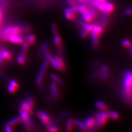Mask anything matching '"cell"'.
Returning <instances> with one entry per match:
<instances>
[{
    "instance_id": "obj_1",
    "label": "cell",
    "mask_w": 132,
    "mask_h": 132,
    "mask_svg": "<svg viewBox=\"0 0 132 132\" xmlns=\"http://www.w3.org/2000/svg\"><path fill=\"white\" fill-rule=\"evenodd\" d=\"M132 76L131 71H128L124 76L123 82V94L127 99H131Z\"/></svg>"
},
{
    "instance_id": "obj_2",
    "label": "cell",
    "mask_w": 132,
    "mask_h": 132,
    "mask_svg": "<svg viewBox=\"0 0 132 132\" xmlns=\"http://www.w3.org/2000/svg\"><path fill=\"white\" fill-rule=\"evenodd\" d=\"M80 13L84 22L86 23H90L96 17L97 12L93 6L91 5L90 7H88L87 10Z\"/></svg>"
},
{
    "instance_id": "obj_3",
    "label": "cell",
    "mask_w": 132,
    "mask_h": 132,
    "mask_svg": "<svg viewBox=\"0 0 132 132\" xmlns=\"http://www.w3.org/2000/svg\"><path fill=\"white\" fill-rule=\"evenodd\" d=\"M49 62L47 60H45L43 63L40 69V70L39 72L38 76L36 79V83L38 87L40 88H43V80L45 75V73L47 70Z\"/></svg>"
},
{
    "instance_id": "obj_4",
    "label": "cell",
    "mask_w": 132,
    "mask_h": 132,
    "mask_svg": "<svg viewBox=\"0 0 132 132\" xmlns=\"http://www.w3.org/2000/svg\"><path fill=\"white\" fill-rule=\"evenodd\" d=\"M34 105V101L32 97H29L23 101L20 106V110L26 111L30 115L32 113V110Z\"/></svg>"
},
{
    "instance_id": "obj_5",
    "label": "cell",
    "mask_w": 132,
    "mask_h": 132,
    "mask_svg": "<svg viewBox=\"0 0 132 132\" xmlns=\"http://www.w3.org/2000/svg\"><path fill=\"white\" fill-rule=\"evenodd\" d=\"M1 39L4 42L9 41L10 43L17 45L23 44L24 42L23 39L21 37L19 36V35H8L6 34H5L1 38Z\"/></svg>"
},
{
    "instance_id": "obj_6",
    "label": "cell",
    "mask_w": 132,
    "mask_h": 132,
    "mask_svg": "<svg viewBox=\"0 0 132 132\" xmlns=\"http://www.w3.org/2000/svg\"><path fill=\"white\" fill-rule=\"evenodd\" d=\"M95 125L98 127L104 125L108 120V114L107 112H101L95 115Z\"/></svg>"
},
{
    "instance_id": "obj_7",
    "label": "cell",
    "mask_w": 132,
    "mask_h": 132,
    "mask_svg": "<svg viewBox=\"0 0 132 132\" xmlns=\"http://www.w3.org/2000/svg\"><path fill=\"white\" fill-rule=\"evenodd\" d=\"M80 26L83 28V30L81 33V36L82 38H86L88 36L93 30L95 24H93L86 23L85 22H80Z\"/></svg>"
},
{
    "instance_id": "obj_8",
    "label": "cell",
    "mask_w": 132,
    "mask_h": 132,
    "mask_svg": "<svg viewBox=\"0 0 132 132\" xmlns=\"http://www.w3.org/2000/svg\"><path fill=\"white\" fill-rule=\"evenodd\" d=\"M36 116L40 118L44 124L48 125L50 124L51 118L47 113L42 111H38L36 113Z\"/></svg>"
},
{
    "instance_id": "obj_9",
    "label": "cell",
    "mask_w": 132,
    "mask_h": 132,
    "mask_svg": "<svg viewBox=\"0 0 132 132\" xmlns=\"http://www.w3.org/2000/svg\"><path fill=\"white\" fill-rule=\"evenodd\" d=\"M90 34L92 46H93L94 47H97L99 45V38L101 35L94 32V30H92Z\"/></svg>"
},
{
    "instance_id": "obj_10",
    "label": "cell",
    "mask_w": 132,
    "mask_h": 132,
    "mask_svg": "<svg viewBox=\"0 0 132 132\" xmlns=\"http://www.w3.org/2000/svg\"><path fill=\"white\" fill-rule=\"evenodd\" d=\"M114 10V5L110 2L107 1L104 4V13L105 15H108L113 12Z\"/></svg>"
},
{
    "instance_id": "obj_11",
    "label": "cell",
    "mask_w": 132,
    "mask_h": 132,
    "mask_svg": "<svg viewBox=\"0 0 132 132\" xmlns=\"http://www.w3.org/2000/svg\"><path fill=\"white\" fill-rule=\"evenodd\" d=\"M0 54L2 55L5 60H10L12 58V54L10 51L5 50L3 47H0Z\"/></svg>"
},
{
    "instance_id": "obj_12",
    "label": "cell",
    "mask_w": 132,
    "mask_h": 132,
    "mask_svg": "<svg viewBox=\"0 0 132 132\" xmlns=\"http://www.w3.org/2000/svg\"><path fill=\"white\" fill-rule=\"evenodd\" d=\"M51 92L54 97H58L59 96V92L58 89L57 84L54 82H52L50 85Z\"/></svg>"
},
{
    "instance_id": "obj_13",
    "label": "cell",
    "mask_w": 132,
    "mask_h": 132,
    "mask_svg": "<svg viewBox=\"0 0 132 132\" xmlns=\"http://www.w3.org/2000/svg\"><path fill=\"white\" fill-rule=\"evenodd\" d=\"M55 61L56 62L59 68V71H63L66 69V64L64 61L60 57L58 56H54L53 57Z\"/></svg>"
},
{
    "instance_id": "obj_14",
    "label": "cell",
    "mask_w": 132,
    "mask_h": 132,
    "mask_svg": "<svg viewBox=\"0 0 132 132\" xmlns=\"http://www.w3.org/2000/svg\"><path fill=\"white\" fill-rule=\"evenodd\" d=\"M22 121V119L21 118L20 116L17 117L15 118L12 119L11 120H10L8 122L6 123V125L9 126L10 127H12L16 126V125L20 123Z\"/></svg>"
},
{
    "instance_id": "obj_15",
    "label": "cell",
    "mask_w": 132,
    "mask_h": 132,
    "mask_svg": "<svg viewBox=\"0 0 132 132\" xmlns=\"http://www.w3.org/2000/svg\"><path fill=\"white\" fill-rule=\"evenodd\" d=\"M86 127L92 128L95 125V118L94 117H90L86 120L85 123Z\"/></svg>"
},
{
    "instance_id": "obj_16",
    "label": "cell",
    "mask_w": 132,
    "mask_h": 132,
    "mask_svg": "<svg viewBox=\"0 0 132 132\" xmlns=\"http://www.w3.org/2000/svg\"><path fill=\"white\" fill-rule=\"evenodd\" d=\"M53 42L54 45V46L56 47H59L61 46L62 38L60 36H59L58 34L54 35L53 39Z\"/></svg>"
},
{
    "instance_id": "obj_17",
    "label": "cell",
    "mask_w": 132,
    "mask_h": 132,
    "mask_svg": "<svg viewBox=\"0 0 132 132\" xmlns=\"http://www.w3.org/2000/svg\"><path fill=\"white\" fill-rule=\"evenodd\" d=\"M27 60V57L24 54V53H22L19 54V56L17 57V60L18 63L20 65H24L26 63V61Z\"/></svg>"
},
{
    "instance_id": "obj_18",
    "label": "cell",
    "mask_w": 132,
    "mask_h": 132,
    "mask_svg": "<svg viewBox=\"0 0 132 132\" xmlns=\"http://www.w3.org/2000/svg\"><path fill=\"white\" fill-rule=\"evenodd\" d=\"M95 105L97 108H98L101 110H105L107 108V105L101 101H96Z\"/></svg>"
},
{
    "instance_id": "obj_19",
    "label": "cell",
    "mask_w": 132,
    "mask_h": 132,
    "mask_svg": "<svg viewBox=\"0 0 132 132\" xmlns=\"http://www.w3.org/2000/svg\"><path fill=\"white\" fill-rule=\"evenodd\" d=\"M51 77L52 80H53L54 82L56 84H59V85H62L63 84V81L61 80V79L55 74L52 73L51 75Z\"/></svg>"
},
{
    "instance_id": "obj_20",
    "label": "cell",
    "mask_w": 132,
    "mask_h": 132,
    "mask_svg": "<svg viewBox=\"0 0 132 132\" xmlns=\"http://www.w3.org/2000/svg\"><path fill=\"white\" fill-rule=\"evenodd\" d=\"M64 16L69 20H73L76 18V13L70 12H64Z\"/></svg>"
},
{
    "instance_id": "obj_21",
    "label": "cell",
    "mask_w": 132,
    "mask_h": 132,
    "mask_svg": "<svg viewBox=\"0 0 132 132\" xmlns=\"http://www.w3.org/2000/svg\"><path fill=\"white\" fill-rule=\"evenodd\" d=\"M73 127V122L71 119H69L66 123V129L68 132H71Z\"/></svg>"
},
{
    "instance_id": "obj_22",
    "label": "cell",
    "mask_w": 132,
    "mask_h": 132,
    "mask_svg": "<svg viewBox=\"0 0 132 132\" xmlns=\"http://www.w3.org/2000/svg\"><path fill=\"white\" fill-rule=\"evenodd\" d=\"M107 113L108 114L109 118H110L115 119V120L118 119L119 118V116L118 113L116 111L109 112H107Z\"/></svg>"
},
{
    "instance_id": "obj_23",
    "label": "cell",
    "mask_w": 132,
    "mask_h": 132,
    "mask_svg": "<svg viewBox=\"0 0 132 132\" xmlns=\"http://www.w3.org/2000/svg\"><path fill=\"white\" fill-rule=\"evenodd\" d=\"M27 41L29 43V45H34L36 42V37L34 35L30 34L28 36Z\"/></svg>"
},
{
    "instance_id": "obj_24",
    "label": "cell",
    "mask_w": 132,
    "mask_h": 132,
    "mask_svg": "<svg viewBox=\"0 0 132 132\" xmlns=\"http://www.w3.org/2000/svg\"><path fill=\"white\" fill-rule=\"evenodd\" d=\"M72 120H73V124H75L76 126H77L78 127L80 128L81 129L86 128L84 123L81 122V121H80L78 120H77V119H73Z\"/></svg>"
},
{
    "instance_id": "obj_25",
    "label": "cell",
    "mask_w": 132,
    "mask_h": 132,
    "mask_svg": "<svg viewBox=\"0 0 132 132\" xmlns=\"http://www.w3.org/2000/svg\"><path fill=\"white\" fill-rule=\"evenodd\" d=\"M88 8L87 5L84 3H82L81 5H77V12L81 13L82 12L85 11Z\"/></svg>"
},
{
    "instance_id": "obj_26",
    "label": "cell",
    "mask_w": 132,
    "mask_h": 132,
    "mask_svg": "<svg viewBox=\"0 0 132 132\" xmlns=\"http://www.w3.org/2000/svg\"><path fill=\"white\" fill-rule=\"evenodd\" d=\"M51 29H52V33L54 35H57L58 33V27L56 25V24L53 23L51 25Z\"/></svg>"
},
{
    "instance_id": "obj_27",
    "label": "cell",
    "mask_w": 132,
    "mask_h": 132,
    "mask_svg": "<svg viewBox=\"0 0 132 132\" xmlns=\"http://www.w3.org/2000/svg\"><path fill=\"white\" fill-rule=\"evenodd\" d=\"M29 46V44L27 41H26V42L24 41V42L23 44V46L21 48L22 53H25L27 52V51L28 50Z\"/></svg>"
},
{
    "instance_id": "obj_28",
    "label": "cell",
    "mask_w": 132,
    "mask_h": 132,
    "mask_svg": "<svg viewBox=\"0 0 132 132\" xmlns=\"http://www.w3.org/2000/svg\"><path fill=\"white\" fill-rule=\"evenodd\" d=\"M48 131L51 132H56L58 131V128L56 126L51 125L50 124L47 125Z\"/></svg>"
},
{
    "instance_id": "obj_29",
    "label": "cell",
    "mask_w": 132,
    "mask_h": 132,
    "mask_svg": "<svg viewBox=\"0 0 132 132\" xmlns=\"http://www.w3.org/2000/svg\"><path fill=\"white\" fill-rule=\"evenodd\" d=\"M122 45L124 47H126V48H129V47H131V44L130 41L127 39H125V40H123V41L122 42Z\"/></svg>"
},
{
    "instance_id": "obj_30",
    "label": "cell",
    "mask_w": 132,
    "mask_h": 132,
    "mask_svg": "<svg viewBox=\"0 0 132 132\" xmlns=\"http://www.w3.org/2000/svg\"><path fill=\"white\" fill-rule=\"evenodd\" d=\"M96 74L99 77H101L103 79H105L108 78V74L105 73L103 72H101V71H98L96 72Z\"/></svg>"
},
{
    "instance_id": "obj_31",
    "label": "cell",
    "mask_w": 132,
    "mask_h": 132,
    "mask_svg": "<svg viewBox=\"0 0 132 132\" xmlns=\"http://www.w3.org/2000/svg\"><path fill=\"white\" fill-rule=\"evenodd\" d=\"M66 2L70 6H73L77 5V1L76 0H66Z\"/></svg>"
},
{
    "instance_id": "obj_32",
    "label": "cell",
    "mask_w": 132,
    "mask_h": 132,
    "mask_svg": "<svg viewBox=\"0 0 132 132\" xmlns=\"http://www.w3.org/2000/svg\"><path fill=\"white\" fill-rule=\"evenodd\" d=\"M106 15H104V16L103 17V18H102V23H101V24H102V27H103V28H104L105 27H106V26L107 25V22H108V20H107V17H106Z\"/></svg>"
},
{
    "instance_id": "obj_33",
    "label": "cell",
    "mask_w": 132,
    "mask_h": 132,
    "mask_svg": "<svg viewBox=\"0 0 132 132\" xmlns=\"http://www.w3.org/2000/svg\"><path fill=\"white\" fill-rule=\"evenodd\" d=\"M7 90L10 92V93L13 94V93H14L16 92L17 89L15 88L14 87H13L12 86L10 85H9L8 87H7Z\"/></svg>"
},
{
    "instance_id": "obj_34",
    "label": "cell",
    "mask_w": 132,
    "mask_h": 132,
    "mask_svg": "<svg viewBox=\"0 0 132 132\" xmlns=\"http://www.w3.org/2000/svg\"><path fill=\"white\" fill-rule=\"evenodd\" d=\"M10 85L12 86L13 87H14L15 88H16L17 89L19 87V86H18L17 82L16 81H15V80H10Z\"/></svg>"
},
{
    "instance_id": "obj_35",
    "label": "cell",
    "mask_w": 132,
    "mask_h": 132,
    "mask_svg": "<svg viewBox=\"0 0 132 132\" xmlns=\"http://www.w3.org/2000/svg\"><path fill=\"white\" fill-rule=\"evenodd\" d=\"M11 30H12V27H11V26L7 27L3 30L4 34H6L10 33L11 31Z\"/></svg>"
},
{
    "instance_id": "obj_36",
    "label": "cell",
    "mask_w": 132,
    "mask_h": 132,
    "mask_svg": "<svg viewBox=\"0 0 132 132\" xmlns=\"http://www.w3.org/2000/svg\"><path fill=\"white\" fill-rule=\"evenodd\" d=\"M48 49V45L47 43H45L43 45L42 50L44 52H47V50Z\"/></svg>"
},
{
    "instance_id": "obj_37",
    "label": "cell",
    "mask_w": 132,
    "mask_h": 132,
    "mask_svg": "<svg viewBox=\"0 0 132 132\" xmlns=\"http://www.w3.org/2000/svg\"><path fill=\"white\" fill-rule=\"evenodd\" d=\"M101 71H102V72H104L105 73L108 74V69L107 67L106 66H103L101 67Z\"/></svg>"
},
{
    "instance_id": "obj_38",
    "label": "cell",
    "mask_w": 132,
    "mask_h": 132,
    "mask_svg": "<svg viewBox=\"0 0 132 132\" xmlns=\"http://www.w3.org/2000/svg\"><path fill=\"white\" fill-rule=\"evenodd\" d=\"M5 131L6 132H13V130H12V127H10L9 126L5 125Z\"/></svg>"
},
{
    "instance_id": "obj_39",
    "label": "cell",
    "mask_w": 132,
    "mask_h": 132,
    "mask_svg": "<svg viewBox=\"0 0 132 132\" xmlns=\"http://www.w3.org/2000/svg\"><path fill=\"white\" fill-rule=\"evenodd\" d=\"M125 14H126L128 16H130L131 15L132 13V10L131 8H128L127 10H125Z\"/></svg>"
},
{
    "instance_id": "obj_40",
    "label": "cell",
    "mask_w": 132,
    "mask_h": 132,
    "mask_svg": "<svg viewBox=\"0 0 132 132\" xmlns=\"http://www.w3.org/2000/svg\"><path fill=\"white\" fill-rule=\"evenodd\" d=\"M3 18V12L0 9V26L2 23Z\"/></svg>"
},
{
    "instance_id": "obj_41",
    "label": "cell",
    "mask_w": 132,
    "mask_h": 132,
    "mask_svg": "<svg viewBox=\"0 0 132 132\" xmlns=\"http://www.w3.org/2000/svg\"><path fill=\"white\" fill-rule=\"evenodd\" d=\"M107 1V0H90V2H97L105 4Z\"/></svg>"
},
{
    "instance_id": "obj_42",
    "label": "cell",
    "mask_w": 132,
    "mask_h": 132,
    "mask_svg": "<svg viewBox=\"0 0 132 132\" xmlns=\"http://www.w3.org/2000/svg\"><path fill=\"white\" fill-rule=\"evenodd\" d=\"M4 35V32L3 30H0V38H1Z\"/></svg>"
},
{
    "instance_id": "obj_43",
    "label": "cell",
    "mask_w": 132,
    "mask_h": 132,
    "mask_svg": "<svg viewBox=\"0 0 132 132\" xmlns=\"http://www.w3.org/2000/svg\"><path fill=\"white\" fill-rule=\"evenodd\" d=\"M76 1L78 2H79L81 4L85 3V0H76Z\"/></svg>"
},
{
    "instance_id": "obj_44",
    "label": "cell",
    "mask_w": 132,
    "mask_h": 132,
    "mask_svg": "<svg viewBox=\"0 0 132 132\" xmlns=\"http://www.w3.org/2000/svg\"><path fill=\"white\" fill-rule=\"evenodd\" d=\"M90 0H85V3H88L89 2H90Z\"/></svg>"
},
{
    "instance_id": "obj_45",
    "label": "cell",
    "mask_w": 132,
    "mask_h": 132,
    "mask_svg": "<svg viewBox=\"0 0 132 132\" xmlns=\"http://www.w3.org/2000/svg\"><path fill=\"white\" fill-rule=\"evenodd\" d=\"M1 66H2V64H1V62H0V68H1Z\"/></svg>"
}]
</instances>
